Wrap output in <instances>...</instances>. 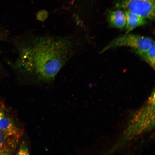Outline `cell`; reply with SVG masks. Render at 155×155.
Here are the masks:
<instances>
[{
	"instance_id": "1",
	"label": "cell",
	"mask_w": 155,
	"mask_h": 155,
	"mask_svg": "<svg viewBox=\"0 0 155 155\" xmlns=\"http://www.w3.org/2000/svg\"><path fill=\"white\" fill-rule=\"evenodd\" d=\"M74 43L69 35H21L16 42L18 58L12 66L17 72L31 75L39 82H51L72 57Z\"/></svg>"
},
{
	"instance_id": "2",
	"label": "cell",
	"mask_w": 155,
	"mask_h": 155,
	"mask_svg": "<svg viewBox=\"0 0 155 155\" xmlns=\"http://www.w3.org/2000/svg\"><path fill=\"white\" fill-rule=\"evenodd\" d=\"M153 39L140 35L127 33L112 40L101 51V53L111 48L126 46L131 48L137 53L148 49L153 45Z\"/></svg>"
},
{
	"instance_id": "3",
	"label": "cell",
	"mask_w": 155,
	"mask_h": 155,
	"mask_svg": "<svg viewBox=\"0 0 155 155\" xmlns=\"http://www.w3.org/2000/svg\"><path fill=\"white\" fill-rule=\"evenodd\" d=\"M116 7L140 15L145 19L155 18V0H119Z\"/></svg>"
},
{
	"instance_id": "4",
	"label": "cell",
	"mask_w": 155,
	"mask_h": 155,
	"mask_svg": "<svg viewBox=\"0 0 155 155\" xmlns=\"http://www.w3.org/2000/svg\"><path fill=\"white\" fill-rule=\"evenodd\" d=\"M0 131L9 136L19 137L23 135L22 130L17 126L10 118L3 117L0 120Z\"/></svg>"
},
{
	"instance_id": "5",
	"label": "cell",
	"mask_w": 155,
	"mask_h": 155,
	"mask_svg": "<svg viewBox=\"0 0 155 155\" xmlns=\"http://www.w3.org/2000/svg\"><path fill=\"white\" fill-rule=\"evenodd\" d=\"M126 17L125 28L127 33H129L137 27L146 24V19L139 15L129 12L125 11Z\"/></svg>"
},
{
	"instance_id": "6",
	"label": "cell",
	"mask_w": 155,
	"mask_h": 155,
	"mask_svg": "<svg viewBox=\"0 0 155 155\" xmlns=\"http://www.w3.org/2000/svg\"><path fill=\"white\" fill-rule=\"evenodd\" d=\"M108 20L110 24L114 28L121 29L125 28L126 24V17L124 11L117 9L109 13Z\"/></svg>"
},
{
	"instance_id": "7",
	"label": "cell",
	"mask_w": 155,
	"mask_h": 155,
	"mask_svg": "<svg viewBox=\"0 0 155 155\" xmlns=\"http://www.w3.org/2000/svg\"><path fill=\"white\" fill-rule=\"evenodd\" d=\"M149 65L154 69L155 66V46L153 45L148 49L137 53Z\"/></svg>"
},
{
	"instance_id": "8",
	"label": "cell",
	"mask_w": 155,
	"mask_h": 155,
	"mask_svg": "<svg viewBox=\"0 0 155 155\" xmlns=\"http://www.w3.org/2000/svg\"><path fill=\"white\" fill-rule=\"evenodd\" d=\"M17 155H29L30 154L28 147L26 142L23 141L21 143L20 146L17 151Z\"/></svg>"
},
{
	"instance_id": "9",
	"label": "cell",
	"mask_w": 155,
	"mask_h": 155,
	"mask_svg": "<svg viewBox=\"0 0 155 155\" xmlns=\"http://www.w3.org/2000/svg\"><path fill=\"white\" fill-rule=\"evenodd\" d=\"M5 116V112L3 110L0 109V120H1Z\"/></svg>"
},
{
	"instance_id": "10",
	"label": "cell",
	"mask_w": 155,
	"mask_h": 155,
	"mask_svg": "<svg viewBox=\"0 0 155 155\" xmlns=\"http://www.w3.org/2000/svg\"><path fill=\"white\" fill-rule=\"evenodd\" d=\"M0 67H1V63H0Z\"/></svg>"
}]
</instances>
